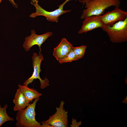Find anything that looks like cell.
<instances>
[{"instance_id":"9","label":"cell","mask_w":127,"mask_h":127,"mask_svg":"<svg viewBox=\"0 0 127 127\" xmlns=\"http://www.w3.org/2000/svg\"><path fill=\"white\" fill-rule=\"evenodd\" d=\"M101 16L93 15L85 18L78 33H86L95 29L103 27L104 25L102 21Z\"/></svg>"},{"instance_id":"8","label":"cell","mask_w":127,"mask_h":127,"mask_svg":"<svg viewBox=\"0 0 127 127\" xmlns=\"http://www.w3.org/2000/svg\"><path fill=\"white\" fill-rule=\"evenodd\" d=\"M102 21L104 25L111 26L116 22L122 21L127 17V12L119 8L107 12L101 16Z\"/></svg>"},{"instance_id":"15","label":"cell","mask_w":127,"mask_h":127,"mask_svg":"<svg viewBox=\"0 0 127 127\" xmlns=\"http://www.w3.org/2000/svg\"><path fill=\"white\" fill-rule=\"evenodd\" d=\"M86 47V46L83 45L78 47H73L72 50L78 60L83 57Z\"/></svg>"},{"instance_id":"12","label":"cell","mask_w":127,"mask_h":127,"mask_svg":"<svg viewBox=\"0 0 127 127\" xmlns=\"http://www.w3.org/2000/svg\"><path fill=\"white\" fill-rule=\"evenodd\" d=\"M19 89L25 97L29 102H32L33 100L39 98L42 94L38 92L34 88H29L28 86L18 85Z\"/></svg>"},{"instance_id":"10","label":"cell","mask_w":127,"mask_h":127,"mask_svg":"<svg viewBox=\"0 0 127 127\" xmlns=\"http://www.w3.org/2000/svg\"><path fill=\"white\" fill-rule=\"evenodd\" d=\"M73 47L72 45L66 39L63 38L58 46L54 48L53 55L59 61L66 56Z\"/></svg>"},{"instance_id":"3","label":"cell","mask_w":127,"mask_h":127,"mask_svg":"<svg viewBox=\"0 0 127 127\" xmlns=\"http://www.w3.org/2000/svg\"><path fill=\"white\" fill-rule=\"evenodd\" d=\"M107 34L113 43L123 42L127 41V17L111 26L104 25L101 28Z\"/></svg>"},{"instance_id":"2","label":"cell","mask_w":127,"mask_h":127,"mask_svg":"<svg viewBox=\"0 0 127 127\" xmlns=\"http://www.w3.org/2000/svg\"><path fill=\"white\" fill-rule=\"evenodd\" d=\"M39 98L35 99L32 103H29L25 108L17 111L16 114L17 122L16 126L18 127H42L40 123L36 119L35 111L37 102Z\"/></svg>"},{"instance_id":"19","label":"cell","mask_w":127,"mask_h":127,"mask_svg":"<svg viewBox=\"0 0 127 127\" xmlns=\"http://www.w3.org/2000/svg\"><path fill=\"white\" fill-rule=\"evenodd\" d=\"M3 0H0V3H1V1Z\"/></svg>"},{"instance_id":"1","label":"cell","mask_w":127,"mask_h":127,"mask_svg":"<svg viewBox=\"0 0 127 127\" xmlns=\"http://www.w3.org/2000/svg\"><path fill=\"white\" fill-rule=\"evenodd\" d=\"M120 3V0H91L85 4V8L83 11L80 18L84 19L92 16L101 15L110 7L119 8Z\"/></svg>"},{"instance_id":"11","label":"cell","mask_w":127,"mask_h":127,"mask_svg":"<svg viewBox=\"0 0 127 127\" xmlns=\"http://www.w3.org/2000/svg\"><path fill=\"white\" fill-rule=\"evenodd\" d=\"M13 101L15 104L13 108L15 111L25 108L28 106L30 102L27 100L19 88L17 90Z\"/></svg>"},{"instance_id":"6","label":"cell","mask_w":127,"mask_h":127,"mask_svg":"<svg viewBox=\"0 0 127 127\" xmlns=\"http://www.w3.org/2000/svg\"><path fill=\"white\" fill-rule=\"evenodd\" d=\"M64 101H61L59 107H56V111L55 113L43 122L52 127H68V111L64 108Z\"/></svg>"},{"instance_id":"14","label":"cell","mask_w":127,"mask_h":127,"mask_svg":"<svg viewBox=\"0 0 127 127\" xmlns=\"http://www.w3.org/2000/svg\"><path fill=\"white\" fill-rule=\"evenodd\" d=\"M78 60L75 53L72 49L66 56L58 61L61 64L65 63L71 62Z\"/></svg>"},{"instance_id":"18","label":"cell","mask_w":127,"mask_h":127,"mask_svg":"<svg viewBox=\"0 0 127 127\" xmlns=\"http://www.w3.org/2000/svg\"><path fill=\"white\" fill-rule=\"evenodd\" d=\"M91 0H82L80 2L82 3L83 5H84L86 3Z\"/></svg>"},{"instance_id":"4","label":"cell","mask_w":127,"mask_h":127,"mask_svg":"<svg viewBox=\"0 0 127 127\" xmlns=\"http://www.w3.org/2000/svg\"><path fill=\"white\" fill-rule=\"evenodd\" d=\"M71 0H66L62 4L58 6L59 8L58 9L49 12L44 9L39 4L38 0H32L31 3L35 7L36 11L31 14L29 17L34 18L38 16H45L47 20L49 21L58 22L60 16L71 11V10H64L63 7L66 3ZM79 0L80 2L81 1L80 0Z\"/></svg>"},{"instance_id":"13","label":"cell","mask_w":127,"mask_h":127,"mask_svg":"<svg viewBox=\"0 0 127 127\" xmlns=\"http://www.w3.org/2000/svg\"><path fill=\"white\" fill-rule=\"evenodd\" d=\"M8 105L5 104L3 107L0 104V127L4 123L8 121H14V119L9 116L7 114L6 109Z\"/></svg>"},{"instance_id":"17","label":"cell","mask_w":127,"mask_h":127,"mask_svg":"<svg viewBox=\"0 0 127 127\" xmlns=\"http://www.w3.org/2000/svg\"><path fill=\"white\" fill-rule=\"evenodd\" d=\"M42 127H52V126L51 125L48 124L47 123H46L44 122H42Z\"/></svg>"},{"instance_id":"16","label":"cell","mask_w":127,"mask_h":127,"mask_svg":"<svg viewBox=\"0 0 127 127\" xmlns=\"http://www.w3.org/2000/svg\"><path fill=\"white\" fill-rule=\"evenodd\" d=\"M16 8H18V6L17 4L16 3L14 2L13 0H8Z\"/></svg>"},{"instance_id":"5","label":"cell","mask_w":127,"mask_h":127,"mask_svg":"<svg viewBox=\"0 0 127 127\" xmlns=\"http://www.w3.org/2000/svg\"><path fill=\"white\" fill-rule=\"evenodd\" d=\"M32 59L33 71L31 76L24 82L23 85L28 86L29 84L32 83L34 79H38L40 82V88L43 89L49 85V80L45 77L42 79L40 76V74L41 71L40 68L41 63L44 59L43 55L41 53L38 55L36 53L34 52Z\"/></svg>"},{"instance_id":"7","label":"cell","mask_w":127,"mask_h":127,"mask_svg":"<svg viewBox=\"0 0 127 127\" xmlns=\"http://www.w3.org/2000/svg\"><path fill=\"white\" fill-rule=\"evenodd\" d=\"M31 34L30 36L26 37L23 44V47L25 50L28 52L30 50V48L35 45H38L39 47L40 52L39 54L41 53V47L42 44L47 39L53 35L52 32H48L41 35H38L36 33L34 30L31 31Z\"/></svg>"}]
</instances>
